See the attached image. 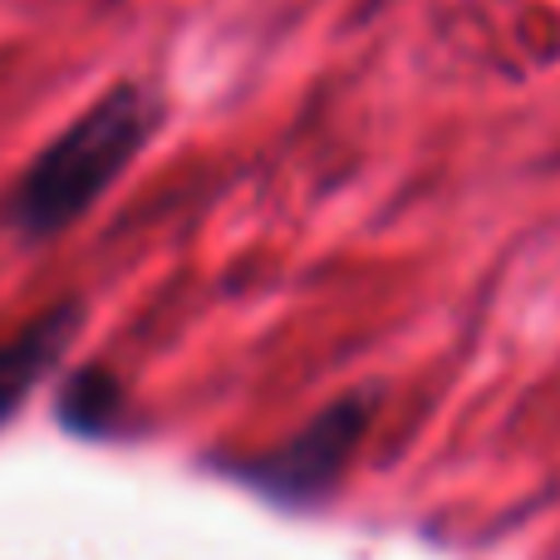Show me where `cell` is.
I'll return each mask as SVG.
<instances>
[{
  "mask_svg": "<svg viewBox=\"0 0 560 560\" xmlns=\"http://www.w3.org/2000/svg\"><path fill=\"white\" fill-rule=\"evenodd\" d=\"M79 325H84V305L65 300V305L45 310L39 319H30L25 329H15L10 339H0V428L20 413V404H25L49 378V369L65 359Z\"/></svg>",
  "mask_w": 560,
  "mask_h": 560,
  "instance_id": "cell-3",
  "label": "cell"
},
{
  "mask_svg": "<svg viewBox=\"0 0 560 560\" xmlns=\"http://www.w3.org/2000/svg\"><path fill=\"white\" fill-rule=\"evenodd\" d=\"M118 413H124V388L104 364H84L65 378L59 388V423L79 438H104L114 433Z\"/></svg>",
  "mask_w": 560,
  "mask_h": 560,
  "instance_id": "cell-4",
  "label": "cell"
},
{
  "mask_svg": "<svg viewBox=\"0 0 560 560\" xmlns=\"http://www.w3.org/2000/svg\"><path fill=\"white\" fill-rule=\"evenodd\" d=\"M158 98L143 84H114L84 108L59 138H49L30 167L10 183L5 226L25 242H49L84 222L114 183L138 163L158 133Z\"/></svg>",
  "mask_w": 560,
  "mask_h": 560,
  "instance_id": "cell-1",
  "label": "cell"
},
{
  "mask_svg": "<svg viewBox=\"0 0 560 560\" xmlns=\"http://www.w3.org/2000/svg\"><path fill=\"white\" fill-rule=\"evenodd\" d=\"M369 418H374V398L369 394L339 398L325 413L310 418L290 443H280L276 453L246 463L242 477L256 492L276 497V502H310V497L329 492V487L339 482V472L349 467L359 438H364Z\"/></svg>",
  "mask_w": 560,
  "mask_h": 560,
  "instance_id": "cell-2",
  "label": "cell"
}]
</instances>
